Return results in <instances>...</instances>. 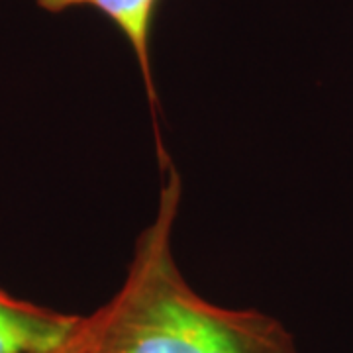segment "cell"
<instances>
[{
	"mask_svg": "<svg viewBox=\"0 0 353 353\" xmlns=\"http://www.w3.org/2000/svg\"><path fill=\"white\" fill-rule=\"evenodd\" d=\"M157 212L136 243L120 290L87 316L99 353H299L277 318L206 301L183 277L173 253L181 176L159 153Z\"/></svg>",
	"mask_w": 353,
	"mask_h": 353,
	"instance_id": "cell-1",
	"label": "cell"
},
{
	"mask_svg": "<svg viewBox=\"0 0 353 353\" xmlns=\"http://www.w3.org/2000/svg\"><path fill=\"white\" fill-rule=\"evenodd\" d=\"M81 316L18 299L0 289V353H46L75 330Z\"/></svg>",
	"mask_w": 353,
	"mask_h": 353,
	"instance_id": "cell-2",
	"label": "cell"
},
{
	"mask_svg": "<svg viewBox=\"0 0 353 353\" xmlns=\"http://www.w3.org/2000/svg\"><path fill=\"white\" fill-rule=\"evenodd\" d=\"M38 6L48 12H63L69 8H94L104 14L122 32L130 48L134 50L143 77L148 101L152 106L157 104L150 59V36L157 0H38Z\"/></svg>",
	"mask_w": 353,
	"mask_h": 353,
	"instance_id": "cell-3",
	"label": "cell"
},
{
	"mask_svg": "<svg viewBox=\"0 0 353 353\" xmlns=\"http://www.w3.org/2000/svg\"><path fill=\"white\" fill-rule=\"evenodd\" d=\"M46 353H99L94 340H92V332L88 326L87 316H81L75 330L59 345H55L53 350Z\"/></svg>",
	"mask_w": 353,
	"mask_h": 353,
	"instance_id": "cell-4",
	"label": "cell"
}]
</instances>
